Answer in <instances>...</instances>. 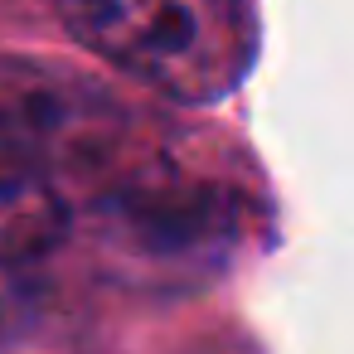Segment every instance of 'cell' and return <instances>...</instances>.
I'll use <instances>...</instances> for the list:
<instances>
[{
	"instance_id": "1",
	"label": "cell",
	"mask_w": 354,
	"mask_h": 354,
	"mask_svg": "<svg viewBox=\"0 0 354 354\" xmlns=\"http://www.w3.org/2000/svg\"><path fill=\"white\" fill-rule=\"evenodd\" d=\"M49 6L88 54L165 102H223L257 64V15L248 0H49Z\"/></svg>"
},
{
	"instance_id": "2",
	"label": "cell",
	"mask_w": 354,
	"mask_h": 354,
	"mask_svg": "<svg viewBox=\"0 0 354 354\" xmlns=\"http://www.w3.org/2000/svg\"><path fill=\"white\" fill-rule=\"evenodd\" d=\"M141 112L107 83L44 59L0 54V160L44 175L107 170L141 146Z\"/></svg>"
},
{
	"instance_id": "4",
	"label": "cell",
	"mask_w": 354,
	"mask_h": 354,
	"mask_svg": "<svg viewBox=\"0 0 354 354\" xmlns=\"http://www.w3.org/2000/svg\"><path fill=\"white\" fill-rule=\"evenodd\" d=\"M35 306H39L35 267H20V262L0 257V344L35 320Z\"/></svg>"
},
{
	"instance_id": "3",
	"label": "cell",
	"mask_w": 354,
	"mask_h": 354,
	"mask_svg": "<svg viewBox=\"0 0 354 354\" xmlns=\"http://www.w3.org/2000/svg\"><path fill=\"white\" fill-rule=\"evenodd\" d=\"M73 228H78L73 199L54 175L0 160V257L39 267L73 238Z\"/></svg>"
}]
</instances>
